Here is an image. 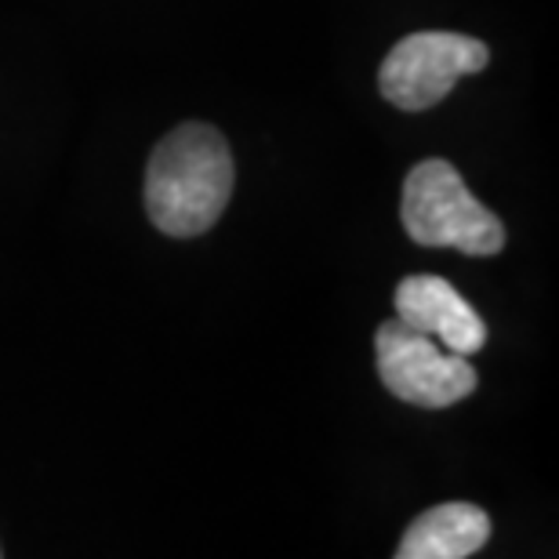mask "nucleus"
I'll use <instances>...</instances> for the list:
<instances>
[{
  "label": "nucleus",
  "mask_w": 559,
  "mask_h": 559,
  "mask_svg": "<svg viewBox=\"0 0 559 559\" xmlns=\"http://www.w3.org/2000/svg\"><path fill=\"white\" fill-rule=\"evenodd\" d=\"M396 317L421 334H429L451 353L473 356L487 345V323L484 317L457 295L454 284L443 276H407L396 284Z\"/></svg>",
  "instance_id": "5"
},
{
  "label": "nucleus",
  "mask_w": 559,
  "mask_h": 559,
  "mask_svg": "<svg viewBox=\"0 0 559 559\" xmlns=\"http://www.w3.org/2000/svg\"><path fill=\"white\" fill-rule=\"evenodd\" d=\"M233 197V153L218 128L182 124L150 156L145 211L167 237H200Z\"/></svg>",
  "instance_id": "1"
},
{
  "label": "nucleus",
  "mask_w": 559,
  "mask_h": 559,
  "mask_svg": "<svg viewBox=\"0 0 559 559\" xmlns=\"http://www.w3.org/2000/svg\"><path fill=\"white\" fill-rule=\"evenodd\" d=\"M490 538V516L468 501L425 509L396 545L400 559H465Z\"/></svg>",
  "instance_id": "6"
},
{
  "label": "nucleus",
  "mask_w": 559,
  "mask_h": 559,
  "mask_svg": "<svg viewBox=\"0 0 559 559\" xmlns=\"http://www.w3.org/2000/svg\"><path fill=\"white\" fill-rule=\"evenodd\" d=\"M487 62L490 48L465 33H411L385 55L382 70H378V92L396 109L418 114V109L443 103L462 76L487 70Z\"/></svg>",
  "instance_id": "3"
},
{
  "label": "nucleus",
  "mask_w": 559,
  "mask_h": 559,
  "mask_svg": "<svg viewBox=\"0 0 559 559\" xmlns=\"http://www.w3.org/2000/svg\"><path fill=\"white\" fill-rule=\"evenodd\" d=\"M400 218L407 237L421 248H451L476 259H490L506 248L501 218L468 193L454 164L436 156L411 167L400 197Z\"/></svg>",
  "instance_id": "2"
},
{
  "label": "nucleus",
  "mask_w": 559,
  "mask_h": 559,
  "mask_svg": "<svg viewBox=\"0 0 559 559\" xmlns=\"http://www.w3.org/2000/svg\"><path fill=\"white\" fill-rule=\"evenodd\" d=\"M374 360L382 385L404 404L415 407H451L476 389V367L468 356L443 349L404 320H385L374 334Z\"/></svg>",
  "instance_id": "4"
}]
</instances>
